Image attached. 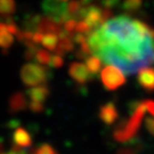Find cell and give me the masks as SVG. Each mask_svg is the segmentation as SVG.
<instances>
[{"label":"cell","mask_w":154,"mask_h":154,"mask_svg":"<svg viewBox=\"0 0 154 154\" xmlns=\"http://www.w3.org/2000/svg\"><path fill=\"white\" fill-rule=\"evenodd\" d=\"M87 42L100 61L126 74L154 64V29L126 15L111 18L93 30Z\"/></svg>","instance_id":"cell-1"},{"label":"cell","mask_w":154,"mask_h":154,"mask_svg":"<svg viewBox=\"0 0 154 154\" xmlns=\"http://www.w3.org/2000/svg\"><path fill=\"white\" fill-rule=\"evenodd\" d=\"M146 112V107L144 102H135L130 105V116L129 119L121 121L116 130L113 131V136L116 140L120 143H126L135 137L137 134L139 126L143 121L144 114Z\"/></svg>","instance_id":"cell-2"},{"label":"cell","mask_w":154,"mask_h":154,"mask_svg":"<svg viewBox=\"0 0 154 154\" xmlns=\"http://www.w3.org/2000/svg\"><path fill=\"white\" fill-rule=\"evenodd\" d=\"M50 74L51 73L47 67L34 63H28L21 69V80L28 87H38L44 85L49 80Z\"/></svg>","instance_id":"cell-3"},{"label":"cell","mask_w":154,"mask_h":154,"mask_svg":"<svg viewBox=\"0 0 154 154\" xmlns=\"http://www.w3.org/2000/svg\"><path fill=\"white\" fill-rule=\"evenodd\" d=\"M99 78L105 89L107 90H116L126 83V77L123 72L112 65H107L102 69Z\"/></svg>","instance_id":"cell-4"},{"label":"cell","mask_w":154,"mask_h":154,"mask_svg":"<svg viewBox=\"0 0 154 154\" xmlns=\"http://www.w3.org/2000/svg\"><path fill=\"white\" fill-rule=\"evenodd\" d=\"M42 9L46 16L53 18L60 25H64V23L69 20H72L66 11V2H61L58 0H44Z\"/></svg>","instance_id":"cell-5"},{"label":"cell","mask_w":154,"mask_h":154,"mask_svg":"<svg viewBox=\"0 0 154 154\" xmlns=\"http://www.w3.org/2000/svg\"><path fill=\"white\" fill-rule=\"evenodd\" d=\"M69 74L70 77L75 81V82L80 83V85H85L88 81L93 80V75L90 74L88 71L87 66L83 63H71V65L69 67Z\"/></svg>","instance_id":"cell-6"},{"label":"cell","mask_w":154,"mask_h":154,"mask_svg":"<svg viewBox=\"0 0 154 154\" xmlns=\"http://www.w3.org/2000/svg\"><path fill=\"white\" fill-rule=\"evenodd\" d=\"M98 116L102 120V122H104L107 126H111V125H114L116 120L119 119V112L116 110V105L112 102H107V103H105L104 105L100 106Z\"/></svg>","instance_id":"cell-7"},{"label":"cell","mask_w":154,"mask_h":154,"mask_svg":"<svg viewBox=\"0 0 154 154\" xmlns=\"http://www.w3.org/2000/svg\"><path fill=\"white\" fill-rule=\"evenodd\" d=\"M138 85L146 91L153 93L154 91V67L149 66L144 67L138 72L137 75Z\"/></svg>","instance_id":"cell-8"},{"label":"cell","mask_w":154,"mask_h":154,"mask_svg":"<svg viewBox=\"0 0 154 154\" xmlns=\"http://www.w3.org/2000/svg\"><path fill=\"white\" fill-rule=\"evenodd\" d=\"M13 140L14 145L20 147V149H26L32 145V138L24 128L18 127L15 129V131L13 132Z\"/></svg>","instance_id":"cell-9"},{"label":"cell","mask_w":154,"mask_h":154,"mask_svg":"<svg viewBox=\"0 0 154 154\" xmlns=\"http://www.w3.org/2000/svg\"><path fill=\"white\" fill-rule=\"evenodd\" d=\"M28 99L25 95L21 91L13 94L9 98V111L13 113L16 112H22V111L28 109Z\"/></svg>","instance_id":"cell-10"},{"label":"cell","mask_w":154,"mask_h":154,"mask_svg":"<svg viewBox=\"0 0 154 154\" xmlns=\"http://www.w3.org/2000/svg\"><path fill=\"white\" fill-rule=\"evenodd\" d=\"M48 96H49V89L46 86H38L28 90V97L31 102L34 103L44 104V102H46Z\"/></svg>","instance_id":"cell-11"},{"label":"cell","mask_w":154,"mask_h":154,"mask_svg":"<svg viewBox=\"0 0 154 154\" xmlns=\"http://www.w3.org/2000/svg\"><path fill=\"white\" fill-rule=\"evenodd\" d=\"M72 37H73V35L66 34L63 38L58 39V45H57V47H56V49H55L56 55H58L62 57L65 53L73 50V48H74V42H73Z\"/></svg>","instance_id":"cell-12"},{"label":"cell","mask_w":154,"mask_h":154,"mask_svg":"<svg viewBox=\"0 0 154 154\" xmlns=\"http://www.w3.org/2000/svg\"><path fill=\"white\" fill-rule=\"evenodd\" d=\"M86 66H87L88 71L90 72V74L95 77L96 74L100 73V71H102V61L97 56L90 55L86 58Z\"/></svg>","instance_id":"cell-13"},{"label":"cell","mask_w":154,"mask_h":154,"mask_svg":"<svg viewBox=\"0 0 154 154\" xmlns=\"http://www.w3.org/2000/svg\"><path fill=\"white\" fill-rule=\"evenodd\" d=\"M16 11L15 0H0V14L4 16H9Z\"/></svg>","instance_id":"cell-14"},{"label":"cell","mask_w":154,"mask_h":154,"mask_svg":"<svg viewBox=\"0 0 154 154\" xmlns=\"http://www.w3.org/2000/svg\"><path fill=\"white\" fill-rule=\"evenodd\" d=\"M82 7L83 6L81 5V2L79 0H72L69 4H66V11H67L69 16L71 18L75 20L77 16L79 15V13H80V11L82 9Z\"/></svg>","instance_id":"cell-15"},{"label":"cell","mask_w":154,"mask_h":154,"mask_svg":"<svg viewBox=\"0 0 154 154\" xmlns=\"http://www.w3.org/2000/svg\"><path fill=\"white\" fill-rule=\"evenodd\" d=\"M44 47L48 50H55L57 45H58V37L56 34L53 33H48V34H45L44 39H42V42Z\"/></svg>","instance_id":"cell-16"},{"label":"cell","mask_w":154,"mask_h":154,"mask_svg":"<svg viewBox=\"0 0 154 154\" xmlns=\"http://www.w3.org/2000/svg\"><path fill=\"white\" fill-rule=\"evenodd\" d=\"M34 60L38 62V64H41L42 66L49 65L50 60H51V55L47 50L45 49H38L37 54L34 56Z\"/></svg>","instance_id":"cell-17"},{"label":"cell","mask_w":154,"mask_h":154,"mask_svg":"<svg viewBox=\"0 0 154 154\" xmlns=\"http://www.w3.org/2000/svg\"><path fill=\"white\" fill-rule=\"evenodd\" d=\"M33 33L34 32H30V31L24 30V31H21V32L18 33L17 39H18V41H21L22 44L25 45L26 48L33 47V46H35V45L33 44Z\"/></svg>","instance_id":"cell-18"},{"label":"cell","mask_w":154,"mask_h":154,"mask_svg":"<svg viewBox=\"0 0 154 154\" xmlns=\"http://www.w3.org/2000/svg\"><path fill=\"white\" fill-rule=\"evenodd\" d=\"M142 0H125L122 2V9L126 11H136L142 7Z\"/></svg>","instance_id":"cell-19"},{"label":"cell","mask_w":154,"mask_h":154,"mask_svg":"<svg viewBox=\"0 0 154 154\" xmlns=\"http://www.w3.org/2000/svg\"><path fill=\"white\" fill-rule=\"evenodd\" d=\"M32 154H58V153H57V151L51 145L45 143V144H40L39 146H37L35 149H33Z\"/></svg>","instance_id":"cell-20"},{"label":"cell","mask_w":154,"mask_h":154,"mask_svg":"<svg viewBox=\"0 0 154 154\" xmlns=\"http://www.w3.org/2000/svg\"><path fill=\"white\" fill-rule=\"evenodd\" d=\"M14 42V35L11 33H0V47L1 48H9Z\"/></svg>","instance_id":"cell-21"},{"label":"cell","mask_w":154,"mask_h":154,"mask_svg":"<svg viewBox=\"0 0 154 154\" xmlns=\"http://www.w3.org/2000/svg\"><path fill=\"white\" fill-rule=\"evenodd\" d=\"M75 26H77V21L72 18V20H69L67 22L64 23L63 30H64V32L67 33L69 35H73V33L75 32Z\"/></svg>","instance_id":"cell-22"},{"label":"cell","mask_w":154,"mask_h":154,"mask_svg":"<svg viewBox=\"0 0 154 154\" xmlns=\"http://www.w3.org/2000/svg\"><path fill=\"white\" fill-rule=\"evenodd\" d=\"M75 31L78 33H81V34H89L93 30H91V28L85 21H80V22H77Z\"/></svg>","instance_id":"cell-23"},{"label":"cell","mask_w":154,"mask_h":154,"mask_svg":"<svg viewBox=\"0 0 154 154\" xmlns=\"http://www.w3.org/2000/svg\"><path fill=\"white\" fill-rule=\"evenodd\" d=\"M64 64V60L62 58L61 56L58 55H54L51 56V60H50V66H53V67H56V69H60L62 67V65Z\"/></svg>","instance_id":"cell-24"},{"label":"cell","mask_w":154,"mask_h":154,"mask_svg":"<svg viewBox=\"0 0 154 154\" xmlns=\"http://www.w3.org/2000/svg\"><path fill=\"white\" fill-rule=\"evenodd\" d=\"M29 109L32 111V112H34V113H41V112L44 111V104L30 102V103H29Z\"/></svg>","instance_id":"cell-25"},{"label":"cell","mask_w":154,"mask_h":154,"mask_svg":"<svg viewBox=\"0 0 154 154\" xmlns=\"http://www.w3.org/2000/svg\"><path fill=\"white\" fill-rule=\"evenodd\" d=\"M145 125H146L147 130L154 136V118H147L145 121Z\"/></svg>","instance_id":"cell-26"},{"label":"cell","mask_w":154,"mask_h":154,"mask_svg":"<svg viewBox=\"0 0 154 154\" xmlns=\"http://www.w3.org/2000/svg\"><path fill=\"white\" fill-rule=\"evenodd\" d=\"M1 154H28L25 151H23L22 149H20V147H17L15 145H13V147L11 149V151H8V152H4V153Z\"/></svg>","instance_id":"cell-27"},{"label":"cell","mask_w":154,"mask_h":154,"mask_svg":"<svg viewBox=\"0 0 154 154\" xmlns=\"http://www.w3.org/2000/svg\"><path fill=\"white\" fill-rule=\"evenodd\" d=\"M144 104L146 107V111H149V113L154 116V100H144Z\"/></svg>","instance_id":"cell-28"},{"label":"cell","mask_w":154,"mask_h":154,"mask_svg":"<svg viewBox=\"0 0 154 154\" xmlns=\"http://www.w3.org/2000/svg\"><path fill=\"white\" fill-rule=\"evenodd\" d=\"M42 39H44V34L40 32H34L33 33V44L38 45L40 42H42Z\"/></svg>","instance_id":"cell-29"},{"label":"cell","mask_w":154,"mask_h":154,"mask_svg":"<svg viewBox=\"0 0 154 154\" xmlns=\"http://www.w3.org/2000/svg\"><path fill=\"white\" fill-rule=\"evenodd\" d=\"M116 154H136V152H135L131 147H128V146H126V147H122V149H119Z\"/></svg>","instance_id":"cell-30"},{"label":"cell","mask_w":154,"mask_h":154,"mask_svg":"<svg viewBox=\"0 0 154 154\" xmlns=\"http://www.w3.org/2000/svg\"><path fill=\"white\" fill-rule=\"evenodd\" d=\"M5 32H8L6 23H0V33H5Z\"/></svg>","instance_id":"cell-31"},{"label":"cell","mask_w":154,"mask_h":154,"mask_svg":"<svg viewBox=\"0 0 154 154\" xmlns=\"http://www.w3.org/2000/svg\"><path fill=\"white\" fill-rule=\"evenodd\" d=\"M79 1L81 2V5H82L83 7H86V6H89V2L93 1V0H79Z\"/></svg>","instance_id":"cell-32"},{"label":"cell","mask_w":154,"mask_h":154,"mask_svg":"<svg viewBox=\"0 0 154 154\" xmlns=\"http://www.w3.org/2000/svg\"><path fill=\"white\" fill-rule=\"evenodd\" d=\"M4 153V144H2V142L0 140V154Z\"/></svg>","instance_id":"cell-33"},{"label":"cell","mask_w":154,"mask_h":154,"mask_svg":"<svg viewBox=\"0 0 154 154\" xmlns=\"http://www.w3.org/2000/svg\"><path fill=\"white\" fill-rule=\"evenodd\" d=\"M58 1H61V2H66L67 0H58Z\"/></svg>","instance_id":"cell-34"}]
</instances>
